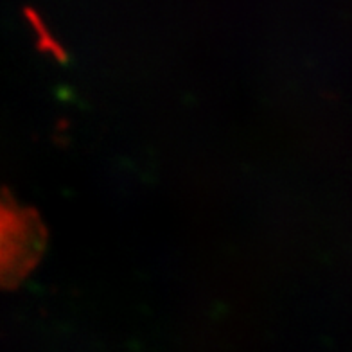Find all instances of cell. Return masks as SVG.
Instances as JSON below:
<instances>
[{"label": "cell", "mask_w": 352, "mask_h": 352, "mask_svg": "<svg viewBox=\"0 0 352 352\" xmlns=\"http://www.w3.org/2000/svg\"><path fill=\"white\" fill-rule=\"evenodd\" d=\"M45 228L36 214L0 195V286L19 284L38 263Z\"/></svg>", "instance_id": "cell-1"}]
</instances>
